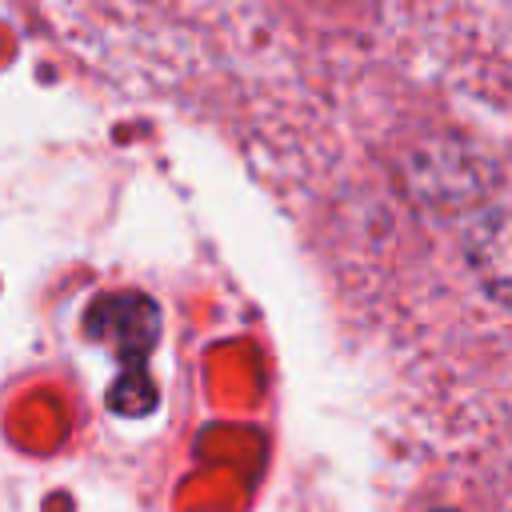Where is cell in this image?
Instances as JSON below:
<instances>
[{
    "instance_id": "obj_1",
    "label": "cell",
    "mask_w": 512,
    "mask_h": 512,
    "mask_svg": "<svg viewBox=\"0 0 512 512\" xmlns=\"http://www.w3.org/2000/svg\"><path fill=\"white\" fill-rule=\"evenodd\" d=\"M88 324L92 332H100L104 340L116 344L120 360H124V372L108 396V404L120 412V416H140L156 404V392L148 384V372H144V356L148 348L156 344V332H160V316L156 308L136 296V292H116V296H104L92 312H88Z\"/></svg>"
},
{
    "instance_id": "obj_2",
    "label": "cell",
    "mask_w": 512,
    "mask_h": 512,
    "mask_svg": "<svg viewBox=\"0 0 512 512\" xmlns=\"http://www.w3.org/2000/svg\"><path fill=\"white\" fill-rule=\"evenodd\" d=\"M488 184V164L464 140H432L404 164V188L416 204L436 212H460Z\"/></svg>"
},
{
    "instance_id": "obj_3",
    "label": "cell",
    "mask_w": 512,
    "mask_h": 512,
    "mask_svg": "<svg viewBox=\"0 0 512 512\" xmlns=\"http://www.w3.org/2000/svg\"><path fill=\"white\" fill-rule=\"evenodd\" d=\"M464 264L492 300L512 308V204L488 208L464 228Z\"/></svg>"
},
{
    "instance_id": "obj_4",
    "label": "cell",
    "mask_w": 512,
    "mask_h": 512,
    "mask_svg": "<svg viewBox=\"0 0 512 512\" xmlns=\"http://www.w3.org/2000/svg\"><path fill=\"white\" fill-rule=\"evenodd\" d=\"M436 512H448V508H436Z\"/></svg>"
}]
</instances>
